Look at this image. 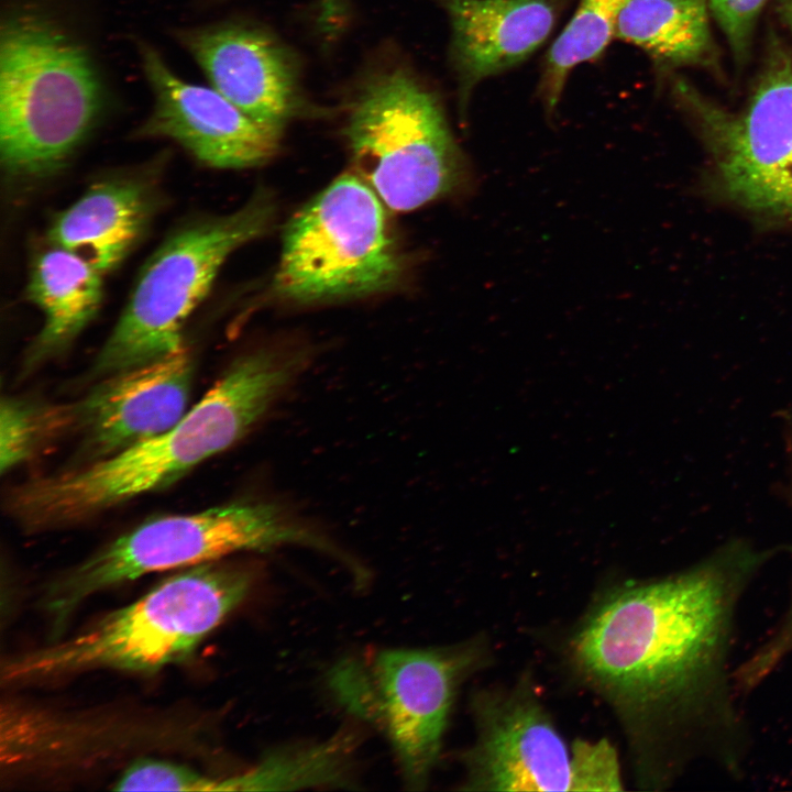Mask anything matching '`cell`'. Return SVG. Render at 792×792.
I'll use <instances>...</instances> for the list:
<instances>
[{"label":"cell","mask_w":792,"mask_h":792,"mask_svg":"<svg viewBox=\"0 0 792 792\" xmlns=\"http://www.w3.org/2000/svg\"><path fill=\"white\" fill-rule=\"evenodd\" d=\"M772 554L736 539L682 572L625 585L572 640L581 673L640 721L661 782L701 759L739 773L747 736L730 685L735 614Z\"/></svg>","instance_id":"cell-1"},{"label":"cell","mask_w":792,"mask_h":792,"mask_svg":"<svg viewBox=\"0 0 792 792\" xmlns=\"http://www.w3.org/2000/svg\"><path fill=\"white\" fill-rule=\"evenodd\" d=\"M311 351L270 344L237 358L170 429L108 458L13 487L8 512L31 531L68 526L165 488L244 438L298 382Z\"/></svg>","instance_id":"cell-2"},{"label":"cell","mask_w":792,"mask_h":792,"mask_svg":"<svg viewBox=\"0 0 792 792\" xmlns=\"http://www.w3.org/2000/svg\"><path fill=\"white\" fill-rule=\"evenodd\" d=\"M253 572L207 562L174 574L62 642L20 654L2 680L25 683L92 669L154 672L188 658L246 597Z\"/></svg>","instance_id":"cell-3"},{"label":"cell","mask_w":792,"mask_h":792,"mask_svg":"<svg viewBox=\"0 0 792 792\" xmlns=\"http://www.w3.org/2000/svg\"><path fill=\"white\" fill-rule=\"evenodd\" d=\"M101 87L85 50L51 22L11 16L0 33V161L9 179L58 173L94 128Z\"/></svg>","instance_id":"cell-4"},{"label":"cell","mask_w":792,"mask_h":792,"mask_svg":"<svg viewBox=\"0 0 792 792\" xmlns=\"http://www.w3.org/2000/svg\"><path fill=\"white\" fill-rule=\"evenodd\" d=\"M302 546L353 562L328 537L270 501H243L147 519L74 566L48 590L46 609L62 629L90 596L148 573L213 562L241 551Z\"/></svg>","instance_id":"cell-5"},{"label":"cell","mask_w":792,"mask_h":792,"mask_svg":"<svg viewBox=\"0 0 792 792\" xmlns=\"http://www.w3.org/2000/svg\"><path fill=\"white\" fill-rule=\"evenodd\" d=\"M274 215L272 197L254 194L239 209L190 222L151 255L91 367L97 378L136 367L185 346V326L238 249L260 238Z\"/></svg>","instance_id":"cell-6"},{"label":"cell","mask_w":792,"mask_h":792,"mask_svg":"<svg viewBox=\"0 0 792 792\" xmlns=\"http://www.w3.org/2000/svg\"><path fill=\"white\" fill-rule=\"evenodd\" d=\"M344 136L356 174L391 210H415L468 184L439 99L402 67L380 72L359 89Z\"/></svg>","instance_id":"cell-7"},{"label":"cell","mask_w":792,"mask_h":792,"mask_svg":"<svg viewBox=\"0 0 792 792\" xmlns=\"http://www.w3.org/2000/svg\"><path fill=\"white\" fill-rule=\"evenodd\" d=\"M386 206L356 173H344L288 222L273 290L316 302L387 290L400 278L403 255Z\"/></svg>","instance_id":"cell-8"},{"label":"cell","mask_w":792,"mask_h":792,"mask_svg":"<svg viewBox=\"0 0 792 792\" xmlns=\"http://www.w3.org/2000/svg\"><path fill=\"white\" fill-rule=\"evenodd\" d=\"M477 661L470 646L386 649L349 666L333 685L354 713L385 733L405 785L421 790L438 761L458 686Z\"/></svg>","instance_id":"cell-9"},{"label":"cell","mask_w":792,"mask_h":792,"mask_svg":"<svg viewBox=\"0 0 792 792\" xmlns=\"http://www.w3.org/2000/svg\"><path fill=\"white\" fill-rule=\"evenodd\" d=\"M673 90L712 152L724 193L749 211L792 221V55L774 54L739 113L683 80Z\"/></svg>","instance_id":"cell-10"},{"label":"cell","mask_w":792,"mask_h":792,"mask_svg":"<svg viewBox=\"0 0 792 792\" xmlns=\"http://www.w3.org/2000/svg\"><path fill=\"white\" fill-rule=\"evenodd\" d=\"M140 54L154 103L138 138L174 141L220 169L255 167L276 155L283 127L253 119L211 86L184 80L152 46L141 44Z\"/></svg>","instance_id":"cell-11"},{"label":"cell","mask_w":792,"mask_h":792,"mask_svg":"<svg viewBox=\"0 0 792 792\" xmlns=\"http://www.w3.org/2000/svg\"><path fill=\"white\" fill-rule=\"evenodd\" d=\"M194 362L186 348L103 377L69 404L87 463L119 453L175 426L189 410Z\"/></svg>","instance_id":"cell-12"},{"label":"cell","mask_w":792,"mask_h":792,"mask_svg":"<svg viewBox=\"0 0 792 792\" xmlns=\"http://www.w3.org/2000/svg\"><path fill=\"white\" fill-rule=\"evenodd\" d=\"M486 706L466 757L468 789L574 791L572 749L540 704L515 694Z\"/></svg>","instance_id":"cell-13"},{"label":"cell","mask_w":792,"mask_h":792,"mask_svg":"<svg viewBox=\"0 0 792 792\" xmlns=\"http://www.w3.org/2000/svg\"><path fill=\"white\" fill-rule=\"evenodd\" d=\"M178 38L210 86L253 119L284 128L306 108L290 55L264 32L219 25L184 30Z\"/></svg>","instance_id":"cell-14"},{"label":"cell","mask_w":792,"mask_h":792,"mask_svg":"<svg viewBox=\"0 0 792 792\" xmlns=\"http://www.w3.org/2000/svg\"><path fill=\"white\" fill-rule=\"evenodd\" d=\"M451 25V62L466 103L483 79L527 59L551 33L560 0H436Z\"/></svg>","instance_id":"cell-15"},{"label":"cell","mask_w":792,"mask_h":792,"mask_svg":"<svg viewBox=\"0 0 792 792\" xmlns=\"http://www.w3.org/2000/svg\"><path fill=\"white\" fill-rule=\"evenodd\" d=\"M156 205V195L140 177L99 180L56 216L47 242L80 255L106 275L139 243Z\"/></svg>","instance_id":"cell-16"},{"label":"cell","mask_w":792,"mask_h":792,"mask_svg":"<svg viewBox=\"0 0 792 792\" xmlns=\"http://www.w3.org/2000/svg\"><path fill=\"white\" fill-rule=\"evenodd\" d=\"M103 276L80 255L52 243L34 256L25 294L43 323L25 352L24 372L64 352L94 320L103 297Z\"/></svg>","instance_id":"cell-17"},{"label":"cell","mask_w":792,"mask_h":792,"mask_svg":"<svg viewBox=\"0 0 792 792\" xmlns=\"http://www.w3.org/2000/svg\"><path fill=\"white\" fill-rule=\"evenodd\" d=\"M707 0H632L616 36L642 50L661 69L714 66Z\"/></svg>","instance_id":"cell-18"},{"label":"cell","mask_w":792,"mask_h":792,"mask_svg":"<svg viewBox=\"0 0 792 792\" xmlns=\"http://www.w3.org/2000/svg\"><path fill=\"white\" fill-rule=\"evenodd\" d=\"M346 736H336L315 746L276 751L246 772L213 778L210 791L294 790L351 781Z\"/></svg>","instance_id":"cell-19"},{"label":"cell","mask_w":792,"mask_h":792,"mask_svg":"<svg viewBox=\"0 0 792 792\" xmlns=\"http://www.w3.org/2000/svg\"><path fill=\"white\" fill-rule=\"evenodd\" d=\"M632 0H580L579 6L544 61L538 94L551 114L571 70L598 58L616 36L623 11Z\"/></svg>","instance_id":"cell-20"},{"label":"cell","mask_w":792,"mask_h":792,"mask_svg":"<svg viewBox=\"0 0 792 792\" xmlns=\"http://www.w3.org/2000/svg\"><path fill=\"white\" fill-rule=\"evenodd\" d=\"M69 431L68 405H45L23 398H2L0 468L11 471L51 439Z\"/></svg>","instance_id":"cell-21"},{"label":"cell","mask_w":792,"mask_h":792,"mask_svg":"<svg viewBox=\"0 0 792 792\" xmlns=\"http://www.w3.org/2000/svg\"><path fill=\"white\" fill-rule=\"evenodd\" d=\"M572 754L574 791L623 789L616 751L607 740H576Z\"/></svg>","instance_id":"cell-22"},{"label":"cell","mask_w":792,"mask_h":792,"mask_svg":"<svg viewBox=\"0 0 792 792\" xmlns=\"http://www.w3.org/2000/svg\"><path fill=\"white\" fill-rule=\"evenodd\" d=\"M766 0H707L738 64L746 61L757 19Z\"/></svg>","instance_id":"cell-23"},{"label":"cell","mask_w":792,"mask_h":792,"mask_svg":"<svg viewBox=\"0 0 792 792\" xmlns=\"http://www.w3.org/2000/svg\"><path fill=\"white\" fill-rule=\"evenodd\" d=\"M790 653H792V606L782 625L770 639L735 671L736 686L743 691L756 688Z\"/></svg>","instance_id":"cell-24"},{"label":"cell","mask_w":792,"mask_h":792,"mask_svg":"<svg viewBox=\"0 0 792 792\" xmlns=\"http://www.w3.org/2000/svg\"><path fill=\"white\" fill-rule=\"evenodd\" d=\"M350 0H319L317 23L326 29H337L344 24Z\"/></svg>","instance_id":"cell-25"},{"label":"cell","mask_w":792,"mask_h":792,"mask_svg":"<svg viewBox=\"0 0 792 792\" xmlns=\"http://www.w3.org/2000/svg\"><path fill=\"white\" fill-rule=\"evenodd\" d=\"M780 11L783 20L792 28V0H783Z\"/></svg>","instance_id":"cell-26"}]
</instances>
